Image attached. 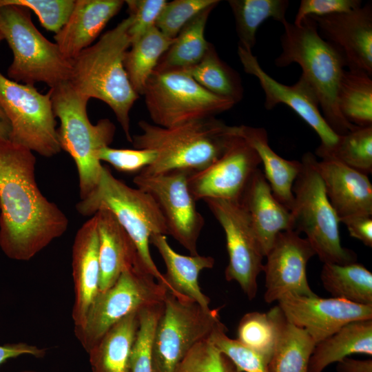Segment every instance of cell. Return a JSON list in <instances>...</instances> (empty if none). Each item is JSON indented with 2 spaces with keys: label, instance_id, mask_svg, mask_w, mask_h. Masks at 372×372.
I'll list each match as a JSON object with an SVG mask.
<instances>
[{
  "label": "cell",
  "instance_id": "obj_1",
  "mask_svg": "<svg viewBox=\"0 0 372 372\" xmlns=\"http://www.w3.org/2000/svg\"><path fill=\"white\" fill-rule=\"evenodd\" d=\"M36 163L29 149L0 139V248L14 260L32 259L69 225L63 211L39 190Z\"/></svg>",
  "mask_w": 372,
  "mask_h": 372
},
{
  "label": "cell",
  "instance_id": "obj_2",
  "mask_svg": "<svg viewBox=\"0 0 372 372\" xmlns=\"http://www.w3.org/2000/svg\"><path fill=\"white\" fill-rule=\"evenodd\" d=\"M128 16L105 32L95 43L71 61L68 82L87 99H96L113 111L127 140L132 143L130 112L138 99L124 67L126 52L131 46Z\"/></svg>",
  "mask_w": 372,
  "mask_h": 372
},
{
  "label": "cell",
  "instance_id": "obj_3",
  "mask_svg": "<svg viewBox=\"0 0 372 372\" xmlns=\"http://www.w3.org/2000/svg\"><path fill=\"white\" fill-rule=\"evenodd\" d=\"M138 126L142 133L132 136L133 146L157 154L154 162L138 173L147 176L204 169L224 154L235 136L234 126L215 117L172 127L141 121Z\"/></svg>",
  "mask_w": 372,
  "mask_h": 372
},
{
  "label": "cell",
  "instance_id": "obj_4",
  "mask_svg": "<svg viewBox=\"0 0 372 372\" xmlns=\"http://www.w3.org/2000/svg\"><path fill=\"white\" fill-rule=\"evenodd\" d=\"M280 37L281 52L275 59L277 67L297 63L301 76L314 91L320 112L333 131L343 135L357 126L349 123L341 114L337 94L344 62L338 51L319 34L316 21L304 18L298 25L287 20L282 23Z\"/></svg>",
  "mask_w": 372,
  "mask_h": 372
},
{
  "label": "cell",
  "instance_id": "obj_5",
  "mask_svg": "<svg viewBox=\"0 0 372 372\" xmlns=\"http://www.w3.org/2000/svg\"><path fill=\"white\" fill-rule=\"evenodd\" d=\"M77 211L92 216L101 209L110 211L134 243L147 271L169 291L163 273L156 266L149 250V239L155 234L168 235L165 218L148 193L128 186L103 166L96 187L76 205Z\"/></svg>",
  "mask_w": 372,
  "mask_h": 372
},
{
  "label": "cell",
  "instance_id": "obj_6",
  "mask_svg": "<svg viewBox=\"0 0 372 372\" xmlns=\"http://www.w3.org/2000/svg\"><path fill=\"white\" fill-rule=\"evenodd\" d=\"M52 108L60 120L57 128L61 149L74 160L78 172L80 199L97 185L103 165L98 151L113 141L116 127L108 118L92 124L88 118L89 99L76 92L68 82L49 90Z\"/></svg>",
  "mask_w": 372,
  "mask_h": 372
},
{
  "label": "cell",
  "instance_id": "obj_7",
  "mask_svg": "<svg viewBox=\"0 0 372 372\" xmlns=\"http://www.w3.org/2000/svg\"><path fill=\"white\" fill-rule=\"evenodd\" d=\"M0 30L13 55L7 77L18 83H44L50 88L68 81L71 61L35 27L30 10L8 5L0 8Z\"/></svg>",
  "mask_w": 372,
  "mask_h": 372
},
{
  "label": "cell",
  "instance_id": "obj_8",
  "mask_svg": "<svg viewBox=\"0 0 372 372\" xmlns=\"http://www.w3.org/2000/svg\"><path fill=\"white\" fill-rule=\"evenodd\" d=\"M316 157L305 153L292 192L290 210L293 230L303 232L316 255L323 263L346 265L355 262L356 254L341 245L339 218L326 194L324 183L314 165Z\"/></svg>",
  "mask_w": 372,
  "mask_h": 372
},
{
  "label": "cell",
  "instance_id": "obj_9",
  "mask_svg": "<svg viewBox=\"0 0 372 372\" xmlns=\"http://www.w3.org/2000/svg\"><path fill=\"white\" fill-rule=\"evenodd\" d=\"M167 293L143 265L129 268L111 287L98 292L83 325L74 329L75 336L88 353L113 325L130 313L163 303Z\"/></svg>",
  "mask_w": 372,
  "mask_h": 372
},
{
  "label": "cell",
  "instance_id": "obj_10",
  "mask_svg": "<svg viewBox=\"0 0 372 372\" xmlns=\"http://www.w3.org/2000/svg\"><path fill=\"white\" fill-rule=\"evenodd\" d=\"M143 95L152 121L163 127L214 117L236 104L210 92L184 70H154Z\"/></svg>",
  "mask_w": 372,
  "mask_h": 372
},
{
  "label": "cell",
  "instance_id": "obj_11",
  "mask_svg": "<svg viewBox=\"0 0 372 372\" xmlns=\"http://www.w3.org/2000/svg\"><path fill=\"white\" fill-rule=\"evenodd\" d=\"M218 311L167 291L154 335V372H174L189 350L221 322Z\"/></svg>",
  "mask_w": 372,
  "mask_h": 372
},
{
  "label": "cell",
  "instance_id": "obj_12",
  "mask_svg": "<svg viewBox=\"0 0 372 372\" xmlns=\"http://www.w3.org/2000/svg\"><path fill=\"white\" fill-rule=\"evenodd\" d=\"M0 105L10 123V141L45 158L61 151L49 91L42 94L0 72Z\"/></svg>",
  "mask_w": 372,
  "mask_h": 372
},
{
  "label": "cell",
  "instance_id": "obj_13",
  "mask_svg": "<svg viewBox=\"0 0 372 372\" xmlns=\"http://www.w3.org/2000/svg\"><path fill=\"white\" fill-rule=\"evenodd\" d=\"M203 200L225 234L229 256L225 271L226 280L237 282L247 298L254 299L258 290V276L263 271L265 255L246 211L240 201Z\"/></svg>",
  "mask_w": 372,
  "mask_h": 372
},
{
  "label": "cell",
  "instance_id": "obj_14",
  "mask_svg": "<svg viewBox=\"0 0 372 372\" xmlns=\"http://www.w3.org/2000/svg\"><path fill=\"white\" fill-rule=\"evenodd\" d=\"M190 174L186 171L152 176L138 174L133 182L137 188L149 194L158 204L165 218L168 235L191 256H196L198 240L205 221L189 189Z\"/></svg>",
  "mask_w": 372,
  "mask_h": 372
},
{
  "label": "cell",
  "instance_id": "obj_15",
  "mask_svg": "<svg viewBox=\"0 0 372 372\" xmlns=\"http://www.w3.org/2000/svg\"><path fill=\"white\" fill-rule=\"evenodd\" d=\"M260 163L256 152L235 135L217 161L189 175V191L196 201L205 198L240 201Z\"/></svg>",
  "mask_w": 372,
  "mask_h": 372
},
{
  "label": "cell",
  "instance_id": "obj_16",
  "mask_svg": "<svg viewBox=\"0 0 372 372\" xmlns=\"http://www.w3.org/2000/svg\"><path fill=\"white\" fill-rule=\"evenodd\" d=\"M237 52L245 72L258 79L265 94L266 110H272L278 104L287 105L317 133L321 141L318 149L327 150L335 145L340 135L333 131L324 118L314 91L302 76L295 84L284 85L261 68L252 52L238 45Z\"/></svg>",
  "mask_w": 372,
  "mask_h": 372
},
{
  "label": "cell",
  "instance_id": "obj_17",
  "mask_svg": "<svg viewBox=\"0 0 372 372\" xmlns=\"http://www.w3.org/2000/svg\"><path fill=\"white\" fill-rule=\"evenodd\" d=\"M315 255L308 240L294 230L278 234L265 256V302H278L287 294L316 296L309 287L306 272L308 261Z\"/></svg>",
  "mask_w": 372,
  "mask_h": 372
},
{
  "label": "cell",
  "instance_id": "obj_18",
  "mask_svg": "<svg viewBox=\"0 0 372 372\" xmlns=\"http://www.w3.org/2000/svg\"><path fill=\"white\" fill-rule=\"evenodd\" d=\"M278 302L286 318L305 329L316 344L351 322L372 319V305L333 297L287 294Z\"/></svg>",
  "mask_w": 372,
  "mask_h": 372
},
{
  "label": "cell",
  "instance_id": "obj_19",
  "mask_svg": "<svg viewBox=\"0 0 372 372\" xmlns=\"http://www.w3.org/2000/svg\"><path fill=\"white\" fill-rule=\"evenodd\" d=\"M320 35L342 56L345 68L372 75V6L324 17H311Z\"/></svg>",
  "mask_w": 372,
  "mask_h": 372
},
{
  "label": "cell",
  "instance_id": "obj_20",
  "mask_svg": "<svg viewBox=\"0 0 372 372\" xmlns=\"http://www.w3.org/2000/svg\"><path fill=\"white\" fill-rule=\"evenodd\" d=\"M327 198L339 221L355 216H372V185L368 176L337 161L314 160Z\"/></svg>",
  "mask_w": 372,
  "mask_h": 372
},
{
  "label": "cell",
  "instance_id": "obj_21",
  "mask_svg": "<svg viewBox=\"0 0 372 372\" xmlns=\"http://www.w3.org/2000/svg\"><path fill=\"white\" fill-rule=\"evenodd\" d=\"M74 300L72 317L80 328L87 310L99 291V234L96 217L91 216L77 231L72 254Z\"/></svg>",
  "mask_w": 372,
  "mask_h": 372
},
{
  "label": "cell",
  "instance_id": "obj_22",
  "mask_svg": "<svg viewBox=\"0 0 372 372\" xmlns=\"http://www.w3.org/2000/svg\"><path fill=\"white\" fill-rule=\"evenodd\" d=\"M240 203L249 218L265 257L278 234L293 230L290 211L274 196L259 168L252 176Z\"/></svg>",
  "mask_w": 372,
  "mask_h": 372
},
{
  "label": "cell",
  "instance_id": "obj_23",
  "mask_svg": "<svg viewBox=\"0 0 372 372\" xmlns=\"http://www.w3.org/2000/svg\"><path fill=\"white\" fill-rule=\"evenodd\" d=\"M124 3L123 0H75L67 22L54 36L63 55L72 61L92 45Z\"/></svg>",
  "mask_w": 372,
  "mask_h": 372
},
{
  "label": "cell",
  "instance_id": "obj_24",
  "mask_svg": "<svg viewBox=\"0 0 372 372\" xmlns=\"http://www.w3.org/2000/svg\"><path fill=\"white\" fill-rule=\"evenodd\" d=\"M93 216L99 234V289L103 291L111 287L125 270L145 267L132 240L110 211L101 209Z\"/></svg>",
  "mask_w": 372,
  "mask_h": 372
},
{
  "label": "cell",
  "instance_id": "obj_25",
  "mask_svg": "<svg viewBox=\"0 0 372 372\" xmlns=\"http://www.w3.org/2000/svg\"><path fill=\"white\" fill-rule=\"evenodd\" d=\"M149 244L156 248L165 262L167 271L163 276L169 287L168 292L179 298L195 301L203 308H210V299L201 291L198 277L201 271L214 267V258L180 254L171 247L163 234L152 235Z\"/></svg>",
  "mask_w": 372,
  "mask_h": 372
},
{
  "label": "cell",
  "instance_id": "obj_26",
  "mask_svg": "<svg viewBox=\"0 0 372 372\" xmlns=\"http://www.w3.org/2000/svg\"><path fill=\"white\" fill-rule=\"evenodd\" d=\"M234 132L256 152L274 196L290 211L294 199L292 187L301 169V162L287 160L278 155L270 147L264 128L241 125L234 126Z\"/></svg>",
  "mask_w": 372,
  "mask_h": 372
},
{
  "label": "cell",
  "instance_id": "obj_27",
  "mask_svg": "<svg viewBox=\"0 0 372 372\" xmlns=\"http://www.w3.org/2000/svg\"><path fill=\"white\" fill-rule=\"evenodd\" d=\"M139 311L113 325L89 351L92 372H131V354L139 328Z\"/></svg>",
  "mask_w": 372,
  "mask_h": 372
},
{
  "label": "cell",
  "instance_id": "obj_28",
  "mask_svg": "<svg viewBox=\"0 0 372 372\" xmlns=\"http://www.w3.org/2000/svg\"><path fill=\"white\" fill-rule=\"evenodd\" d=\"M352 354L372 355V319L351 322L317 343L308 372H322L331 364Z\"/></svg>",
  "mask_w": 372,
  "mask_h": 372
},
{
  "label": "cell",
  "instance_id": "obj_29",
  "mask_svg": "<svg viewBox=\"0 0 372 372\" xmlns=\"http://www.w3.org/2000/svg\"><path fill=\"white\" fill-rule=\"evenodd\" d=\"M216 6L203 10L183 28L154 70H184L202 60L210 44L205 38L206 23Z\"/></svg>",
  "mask_w": 372,
  "mask_h": 372
},
{
  "label": "cell",
  "instance_id": "obj_30",
  "mask_svg": "<svg viewBox=\"0 0 372 372\" xmlns=\"http://www.w3.org/2000/svg\"><path fill=\"white\" fill-rule=\"evenodd\" d=\"M174 40L155 26L131 44L123 63L129 81L138 95L143 94L149 78Z\"/></svg>",
  "mask_w": 372,
  "mask_h": 372
},
{
  "label": "cell",
  "instance_id": "obj_31",
  "mask_svg": "<svg viewBox=\"0 0 372 372\" xmlns=\"http://www.w3.org/2000/svg\"><path fill=\"white\" fill-rule=\"evenodd\" d=\"M320 279L333 298L372 305V273L362 265L324 263Z\"/></svg>",
  "mask_w": 372,
  "mask_h": 372
},
{
  "label": "cell",
  "instance_id": "obj_32",
  "mask_svg": "<svg viewBox=\"0 0 372 372\" xmlns=\"http://www.w3.org/2000/svg\"><path fill=\"white\" fill-rule=\"evenodd\" d=\"M316 343L308 332L285 317L276 346L269 359L270 372H308Z\"/></svg>",
  "mask_w": 372,
  "mask_h": 372
},
{
  "label": "cell",
  "instance_id": "obj_33",
  "mask_svg": "<svg viewBox=\"0 0 372 372\" xmlns=\"http://www.w3.org/2000/svg\"><path fill=\"white\" fill-rule=\"evenodd\" d=\"M228 3L234 16L238 45L252 52L260 25L269 19L281 23L285 21L289 2L287 0H230Z\"/></svg>",
  "mask_w": 372,
  "mask_h": 372
},
{
  "label": "cell",
  "instance_id": "obj_34",
  "mask_svg": "<svg viewBox=\"0 0 372 372\" xmlns=\"http://www.w3.org/2000/svg\"><path fill=\"white\" fill-rule=\"evenodd\" d=\"M337 102L342 116L358 127L372 126V79L360 71L344 70Z\"/></svg>",
  "mask_w": 372,
  "mask_h": 372
},
{
  "label": "cell",
  "instance_id": "obj_35",
  "mask_svg": "<svg viewBox=\"0 0 372 372\" xmlns=\"http://www.w3.org/2000/svg\"><path fill=\"white\" fill-rule=\"evenodd\" d=\"M184 71L214 94L236 103L242 98L243 87L238 74L221 60L211 43L202 60Z\"/></svg>",
  "mask_w": 372,
  "mask_h": 372
},
{
  "label": "cell",
  "instance_id": "obj_36",
  "mask_svg": "<svg viewBox=\"0 0 372 372\" xmlns=\"http://www.w3.org/2000/svg\"><path fill=\"white\" fill-rule=\"evenodd\" d=\"M284 318L285 314L278 305L267 313H247L239 322L236 340L269 361Z\"/></svg>",
  "mask_w": 372,
  "mask_h": 372
},
{
  "label": "cell",
  "instance_id": "obj_37",
  "mask_svg": "<svg viewBox=\"0 0 372 372\" xmlns=\"http://www.w3.org/2000/svg\"><path fill=\"white\" fill-rule=\"evenodd\" d=\"M317 156L330 158L366 176L372 172V126L356 127L340 135L331 149H316Z\"/></svg>",
  "mask_w": 372,
  "mask_h": 372
},
{
  "label": "cell",
  "instance_id": "obj_38",
  "mask_svg": "<svg viewBox=\"0 0 372 372\" xmlns=\"http://www.w3.org/2000/svg\"><path fill=\"white\" fill-rule=\"evenodd\" d=\"M163 302L139 311V328L131 354V372H154L152 344L155 329L163 310Z\"/></svg>",
  "mask_w": 372,
  "mask_h": 372
},
{
  "label": "cell",
  "instance_id": "obj_39",
  "mask_svg": "<svg viewBox=\"0 0 372 372\" xmlns=\"http://www.w3.org/2000/svg\"><path fill=\"white\" fill-rule=\"evenodd\" d=\"M226 332L225 325L220 322L209 339L231 360L239 372H270L269 360L265 356L245 346L236 339L229 338Z\"/></svg>",
  "mask_w": 372,
  "mask_h": 372
},
{
  "label": "cell",
  "instance_id": "obj_40",
  "mask_svg": "<svg viewBox=\"0 0 372 372\" xmlns=\"http://www.w3.org/2000/svg\"><path fill=\"white\" fill-rule=\"evenodd\" d=\"M174 372H239L231 360L206 339L196 344Z\"/></svg>",
  "mask_w": 372,
  "mask_h": 372
},
{
  "label": "cell",
  "instance_id": "obj_41",
  "mask_svg": "<svg viewBox=\"0 0 372 372\" xmlns=\"http://www.w3.org/2000/svg\"><path fill=\"white\" fill-rule=\"evenodd\" d=\"M219 3L218 0H174L167 2L156 21V27L167 37L175 39L195 16Z\"/></svg>",
  "mask_w": 372,
  "mask_h": 372
},
{
  "label": "cell",
  "instance_id": "obj_42",
  "mask_svg": "<svg viewBox=\"0 0 372 372\" xmlns=\"http://www.w3.org/2000/svg\"><path fill=\"white\" fill-rule=\"evenodd\" d=\"M75 0H0V8L12 5L32 10L41 25L57 33L67 22Z\"/></svg>",
  "mask_w": 372,
  "mask_h": 372
},
{
  "label": "cell",
  "instance_id": "obj_43",
  "mask_svg": "<svg viewBox=\"0 0 372 372\" xmlns=\"http://www.w3.org/2000/svg\"><path fill=\"white\" fill-rule=\"evenodd\" d=\"M98 159L125 173L141 172L156 158V152L146 149H116L109 146L100 149Z\"/></svg>",
  "mask_w": 372,
  "mask_h": 372
},
{
  "label": "cell",
  "instance_id": "obj_44",
  "mask_svg": "<svg viewBox=\"0 0 372 372\" xmlns=\"http://www.w3.org/2000/svg\"><path fill=\"white\" fill-rule=\"evenodd\" d=\"M166 0H127L132 23L128 30L131 44L156 26V21L167 3Z\"/></svg>",
  "mask_w": 372,
  "mask_h": 372
},
{
  "label": "cell",
  "instance_id": "obj_45",
  "mask_svg": "<svg viewBox=\"0 0 372 372\" xmlns=\"http://www.w3.org/2000/svg\"><path fill=\"white\" fill-rule=\"evenodd\" d=\"M360 6V0H302L293 23L298 25L307 17H324L348 12Z\"/></svg>",
  "mask_w": 372,
  "mask_h": 372
},
{
  "label": "cell",
  "instance_id": "obj_46",
  "mask_svg": "<svg viewBox=\"0 0 372 372\" xmlns=\"http://www.w3.org/2000/svg\"><path fill=\"white\" fill-rule=\"evenodd\" d=\"M340 223L346 225L351 237L367 247H372V216H355L344 218Z\"/></svg>",
  "mask_w": 372,
  "mask_h": 372
},
{
  "label": "cell",
  "instance_id": "obj_47",
  "mask_svg": "<svg viewBox=\"0 0 372 372\" xmlns=\"http://www.w3.org/2000/svg\"><path fill=\"white\" fill-rule=\"evenodd\" d=\"M47 353L45 348H39L25 342L9 343L0 345V364L9 359L28 355L36 358H43Z\"/></svg>",
  "mask_w": 372,
  "mask_h": 372
},
{
  "label": "cell",
  "instance_id": "obj_48",
  "mask_svg": "<svg viewBox=\"0 0 372 372\" xmlns=\"http://www.w3.org/2000/svg\"><path fill=\"white\" fill-rule=\"evenodd\" d=\"M338 372H372V360L345 358L337 364Z\"/></svg>",
  "mask_w": 372,
  "mask_h": 372
},
{
  "label": "cell",
  "instance_id": "obj_49",
  "mask_svg": "<svg viewBox=\"0 0 372 372\" xmlns=\"http://www.w3.org/2000/svg\"><path fill=\"white\" fill-rule=\"evenodd\" d=\"M10 132V123L0 105V139L9 140Z\"/></svg>",
  "mask_w": 372,
  "mask_h": 372
},
{
  "label": "cell",
  "instance_id": "obj_50",
  "mask_svg": "<svg viewBox=\"0 0 372 372\" xmlns=\"http://www.w3.org/2000/svg\"><path fill=\"white\" fill-rule=\"evenodd\" d=\"M3 40H4V39H3V34H2L1 32V30H0V43H1Z\"/></svg>",
  "mask_w": 372,
  "mask_h": 372
},
{
  "label": "cell",
  "instance_id": "obj_51",
  "mask_svg": "<svg viewBox=\"0 0 372 372\" xmlns=\"http://www.w3.org/2000/svg\"><path fill=\"white\" fill-rule=\"evenodd\" d=\"M21 372H39V371H33V370H25V371H22Z\"/></svg>",
  "mask_w": 372,
  "mask_h": 372
}]
</instances>
